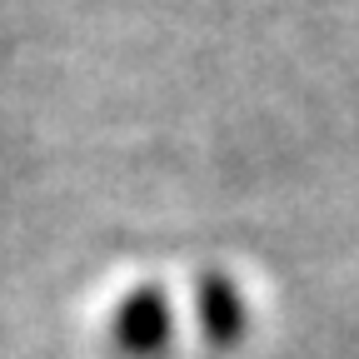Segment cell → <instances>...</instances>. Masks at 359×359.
I'll return each mask as SVG.
<instances>
[{
	"mask_svg": "<svg viewBox=\"0 0 359 359\" xmlns=\"http://www.w3.org/2000/svg\"><path fill=\"white\" fill-rule=\"evenodd\" d=\"M110 339L125 349V354H155L165 339H170V304L155 285L135 290L120 309H115V325H110Z\"/></svg>",
	"mask_w": 359,
	"mask_h": 359,
	"instance_id": "cell-1",
	"label": "cell"
},
{
	"mask_svg": "<svg viewBox=\"0 0 359 359\" xmlns=\"http://www.w3.org/2000/svg\"><path fill=\"white\" fill-rule=\"evenodd\" d=\"M195 299H200L205 334L215 344H235L245 334V299H240V290L224 280V275H205L200 290H195Z\"/></svg>",
	"mask_w": 359,
	"mask_h": 359,
	"instance_id": "cell-2",
	"label": "cell"
}]
</instances>
